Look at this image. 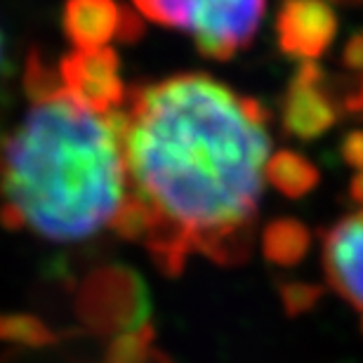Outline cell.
I'll list each match as a JSON object with an SVG mask.
<instances>
[{"label": "cell", "mask_w": 363, "mask_h": 363, "mask_svg": "<svg viewBox=\"0 0 363 363\" xmlns=\"http://www.w3.org/2000/svg\"><path fill=\"white\" fill-rule=\"evenodd\" d=\"M279 45L286 55L314 62L330 48L337 19L325 0H283L276 17Z\"/></svg>", "instance_id": "5"}, {"label": "cell", "mask_w": 363, "mask_h": 363, "mask_svg": "<svg viewBox=\"0 0 363 363\" xmlns=\"http://www.w3.org/2000/svg\"><path fill=\"white\" fill-rule=\"evenodd\" d=\"M264 179L281 194L297 199V196L309 194L318 184V170L295 151H279L267 163Z\"/></svg>", "instance_id": "9"}, {"label": "cell", "mask_w": 363, "mask_h": 363, "mask_svg": "<svg viewBox=\"0 0 363 363\" xmlns=\"http://www.w3.org/2000/svg\"><path fill=\"white\" fill-rule=\"evenodd\" d=\"M345 62H347V67L363 71V33L354 35L350 40V45L345 50Z\"/></svg>", "instance_id": "13"}, {"label": "cell", "mask_w": 363, "mask_h": 363, "mask_svg": "<svg viewBox=\"0 0 363 363\" xmlns=\"http://www.w3.org/2000/svg\"><path fill=\"white\" fill-rule=\"evenodd\" d=\"M118 69V55L113 48L74 50L60 62L57 76L62 88L83 106L99 113H116L128 99Z\"/></svg>", "instance_id": "4"}, {"label": "cell", "mask_w": 363, "mask_h": 363, "mask_svg": "<svg viewBox=\"0 0 363 363\" xmlns=\"http://www.w3.org/2000/svg\"><path fill=\"white\" fill-rule=\"evenodd\" d=\"M264 255L274 264H297L307 255L309 231L297 220H276L264 229Z\"/></svg>", "instance_id": "10"}, {"label": "cell", "mask_w": 363, "mask_h": 363, "mask_svg": "<svg viewBox=\"0 0 363 363\" xmlns=\"http://www.w3.org/2000/svg\"><path fill=\"white\" fill-rule=\"evenodd\" d=\"M323 69L316 62H302L288 88L283 125L300 140H316L335 123V108L321 92Z\"/></svg>", "instance_id": "7"}, {"label": "cell", "mask_w": 363, "mask_h": 363, "mask_svg": "<svg viewBox=\"0 0 363 363\" xmlns=\"http://www.w3.org/2000/svg\"><path fill=\"white\" fill-rule=\"evenodd\" d=\"M342 158L352 168L363 170V133H350L342 142Z\"/></svg>", "instance_id": "12"}, {"label": "cell", "mask_w": 363, "mask_h": 363, "mask_svg": "<svg viewBox=\"0 0 363 363\" xmlns=\"http://www.w3.org/2000/svg\"><path fill=\"white\" fill-rule=\"evenodd\" d=\"M267 113L220 81L186 74L123 108L128 208L118 234L177 276L189 255L231 264L250 250L272 140Z\"/></svg>", "instance_id": "1"}, {"label": "cell", "mask_w": 363, "mask_h": 363, "mask_svg": "<svg viewBox=\"0 0 363 363\" xmlns=\"http://www.w3.org/2000/svg\"><path fill=\"white\" fill-rule=\"evenodd\" d=\"M323 259L333 288L363 311V210L328 231Z\"/></svg>", "instance_id": "8"}, {"label": "cell", "mask_w": 363, "mask_h": 363, "mask_svg": "<svg viewBox=\"0 0 363 363\" xmlns=\"http://www.w3.org/2000/svg\"><path fill=\"white\" fill-rule=\"evenodd\" d=\"M352 196L354 201L363 206V170H359V175L352 179Z\"/></svg>", "instance_id": "14"}, {"label": "cell", "mask_w": 363, "mask_h": 363, "mask_svg": "<svg viewBox=\"0 0 363 363\" xmlns=\"http://www.w3.org/2000/svg\"><path fill=\"white\" fill-rule=\"evenodd\" d=\"M62 24L76 50H101L113 38L135 40L142 33L137 14L116 0H67Z\"/></svg>", "instance_id": "6"}, {"label": "cell", "mask_w": 363, "mask_h": 363, "mask_svg": "<svg viewBox=\"0 0 363 363\" xmlns=\"http://www.w3.org/2000/svg\"><path fill=\"white\" fill-rule=\"evenodd\" d=\"M24 85L28 108L0 137V220L52 243L118 231L130 199L123 108L83 106L38 55L28 57Z\"/></svg>", "instance_id": "2"}, {"label": "cell", "mask_w": 363, "mask_h": 363, "mask_svg": "<svg viewBox=\"0 0 363 363\" xmlns=\"http://www.w3.org/2000/svg\"><path fill=\"white\" fill-rule=\"evenodd\" d=\"M137 12L156 24L179 28L201 55L229 60L257 33L264 0H133Z\"/></svg>", "instance_id": "3"}, {"label": "cell", "mask_w": 363, "mask_h": 363, "mask_svg": "<svg viewBox=\"0 0 363 363\" xmlns=\"http://www.w3.org/2000/svg\"><path fill=\"white\" fill-rule=\"evenodd\" d=\"M281 297L290 314H302L314 307V302L321 297V288L309 286V283H288L281 288Z\"/></svg>", "instance_id": "11"}, {"label": "cell", "mask_w": 363, "mask_h": 363, "mask_svg": "<svg viewBox=\"0 0 363 363\" xmlns=\"http://www.w3.org/2000/svg\"><path fill=\"white\" fill-rule=\"evenodd\" d=\"M347 106L354 108V111H361V108H363V85H361V90H359L357 97H352L350 101H347Z\"/></svg>", "instance_id": "15"}, {"label": "cell", "mask_w": 363, "mask_h": 363, "mask_svg": "<svg viewBox=\"0 0 363 363\" xmlns=\"http://www.w3.org/2000/svg\"><path fill=\"white\" fill-rule=\"evenodd\" d=\"M359 3H363V0H359Z\"/></svg>", "instance_id": "17"}, {"label": "cell", "mask_w": 363, "mask_h": 363, "mask_svg": "<svg viewBox=\"0 0 363 363\" xmlns=\"http://www.w3.org/2000/svg\"><path fill=\"white\" fill-rule=\"evenodd\" d=\"M5 69V48H3V33H0V76H3Z\"/></svg>", "instance_id": "16"}]
</instances>
